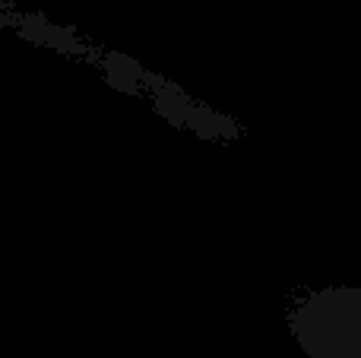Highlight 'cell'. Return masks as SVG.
<instances>
[{
  "label": "cell",
  "mask_w": 361,
  "mask_h": 358,
  "mask_svg": "<svg viewBox=\"0 0 361 358\" xmlns=\"http://www.w3.org/2000/svg\"><path fill=\"white\" fill-rule=\"evenodd\" d=\"M288 327L305 358H361V285L305 295L288 311Z\"/></svg>",
  "instance_id": "obj_1"
},
{
  "label": "cell",
  "mask_w": 361,
  "mask_h": 358,
  "mask_svg": "<svg viewBox=\"0 0 361 358\" xmlns=\"http://www.w3.org/2000/svg\"><path fill=\"white\" fill-rule=\"evenodd\" d=\"M0 25H23V16L10 0H0Z\"/></svg>",
  "instance_id": "obj_2"
}]
</instances>
